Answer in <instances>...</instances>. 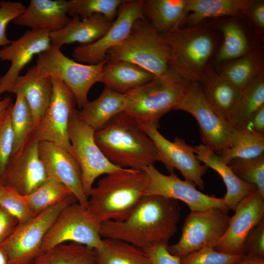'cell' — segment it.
<instances>
[{"label": "cell", "instance_id": "obj_19", "mask_svg": "<svg viewBox=\"0 0 264 264\" xmlns=\"http://www.w3.org/2000/svg\"><path fill=\"white\" fill-rule=\"evenodd\" d=\"M50 33L45 30L30 29L0 49V60L11 62L8 71L0 77V94L7 91L35 55L50 47Z\"/></svg>", "mask_w": 264, "mask_h": 264}, {"label": "cell", "instance_id": "obj_2", "mask_svg": "<svg viewBox=\"0 0 264 264\" xmlns=\"http://www.w3.org/2000/svg\"><path fill=\"white\" fill-rule=\"evenodd\" d=\"M94 139L108 159L122 168L143 170L162 161L149 136L137 121L124 111L95 132Z\"/></svg>", "mask_w": 264, "mask_h": 264}, {"label": "cell", "instance_id": "obj_21", "mask_svg": "<svg viewBox=\"0 0 264 264\" xmlns=\"http://www.w3.org/2000/svg\"><path fill=\"white\" fill-rule=\"evenodd\" d=\"M68 1L31 0L23 12L13 20L18 26L54 32L64 28L71 20L67 16Z\"/></svg>", "mask_w": 264, "mask_h": 264}, {"label": "cell", "instance_id": "obj_37", "mask_svg": "<svg viewBox=\"0 0 264 264\" xmlns=\"http://www.w3.org/2000/svg\"><path fill=\"white\" fill-rule=\"evenodd\" d=\"M223 42L217 56L218 62L238 59L248 52V44L241 27L234 22H227L220 26Z\"/></svg>", "mask_w": 264, "mask_h": 264}, {"label": "cell", "instance_id": "obj_50", "mask_svg": "<svg viewBox=\"0 0 264 264\" xmlns=\"http://www.w3.org/2000/svg\"><path fill=\"white\" fill-rule=\"evenodd\" d=\"M13 104L12 98L10 96H6L0 100V113Z\"/></svg>", "mask_w": 264, "mask_h": 264}, {"label": "cell", "instance_id": "obj_23", "mask_svg": "<svg viewBox=\"0 0 264 264\" xmlns=\"http://www.w3.org/2000/svg\"><path fill=\"white\" fill-rule=\"evenodd\" d=\"M194 149L198 159L216 171L222 177L226 187V193L223 199L229 210L234 211L242 199L258 191L255 185L239 178L230 167L207 146L201 144L194 147Z\"/></svg>", "mask_w": 264, "mask_h": 264}, {"label": "cell", "instance_id": "obj_46", "mask_svg": "<svg viewBox=\"0 0 264 264\" xmlns=\"http://www.w3.org/2000/svg\"><path fill=\"white\" fill-rule=\"evenodd\" d=\"M19 223L17 218L0 206V244L10 237Z\"/></svg>", "mask_w": 264, "mask_h": 264}, {"label": "cell", "instance_id": "obj_34", "mask_svg": "<svg viewBox=\"0 0 264 264\" xmlns=\"http://www.w3.org/2000/svg\"><path fill=\"white\" fill-rule=\"evenodd\" d=\"M262 69L260 56L254 51L226 64L220 74L241 90L263 74Z\"/></svg>", "mask_w": 264, "mask_h": 264}, {"label": "cell", "instance_id": "obj_36", "mask_svg": "<svg viewBox=\"0 0 264 264\" xmlns=\"http://www.w3.org/2000/svg\"><path fill=\"white\" fill-rule=\"evenodd\" d=\"M73 196L74 195L66 186L50 177H48L37 189L25 196L35 216Z\"/></svg>", "mask_w": 264, "mask_h": 264}, {"label": "cell", "instance_id": "obj_42", "mask_svg": "<svg viewBox=\"0 0 264 264\" xmlns=\"http://www.w3.org/2000/svg\"><path fill=\"white\" fill-rule=\"evenodd\" d=\"M13 105L0 113V178L13 151V133L10 118Z\"/></svg>", "mask_w": 264, "mask_h": 264}, {"label": "cell", "instance_id": "obj_33", "mask_svg": "<svg viewBox=\"0 0 264 264\" xmlns=\"http://www.w3.org/2000/svg\"><path fill=\"white\" fill-rule=\"evenodd\" d=\"M31 264H95L94 250L78 243H63L43 252Z\"/></svg>", "mask_w": 264, "mask_h": 264}, {"label": "cell", "instance_id": "obj_15", "mask_svg": "<svg viewBox=\"0 0 264 264\" xmlns=\"http://www.w3.org/2000/svg\"><path fill=\"white\" fill-rule=\"evenodd\" d=\"M139 124L154 143L161 156V162L167 170L172 174L176 169L185 180L203 190L202 176L208 167L201 164L194 152V147L187 144L184 139L178 136L173 142L169 140L159 132V127L155 125Z\"/></svg>", "mask_w": 264, "mask_h": 264}, {"label": "cell", "instance_id": "obj_29", "mask_svg": "<svg viewBox=\"0 0 264 264\" xmlns=\"http://www.w3.org/2000/svg\"><path fill=\"white\" fill-rule=\"evenodd\" d=\"M263 154L264 133L246 128L231 127L226 148L219 156L228 164L233 159H250Z\"/></svg>", "mask_w": 264, "mask_h": 264}, {"label": "cell", "instance_id": "obj_22", "mask_svg": "<svg viewBox=\"0 0 264 264\" xmlns=\"http://www.w3.org/2000/svg\"><path fill=\"white\" fill-rule=\"evenodd\" d=\"M7 92H19L23 95L32 111L36 128L51 101L52 80L35 65L29 67L24 75H20Z\"/></svg>", "mask_w": 264, "mask_h": 264}, {"label": "cell", "instance_id": "obj_11", "mask_svg": "<svg viewBox=\"0 0 264 264\" xmlns=\"http://www.w3.org/2000/svg\"><path fill=\"white\" fill-rule=\"evenodd\" d=\"M95 131L80 120L76 109L69 121L68 134L71 152L80 168L82 187L88 198L95 180L120 168L110 162L97 145Z\"/></svg>", "mask_w": 264, "mask_h": 264}, {"label": "cell", "instance_id": "obj_49", "mask_svg": "<svg viewBox=\"0 0 264 264\" xmlns=\"http://www.w3.org/2000/svg\"><path fill=\"white\" fill-rule=\"evenodd\" d=\"M236 264H264V258H260L244 255Z\"/></svg>", "mask_w": 264, "mask_h": 264}, {"label": "cell", "instance_id": "obj_30", "mask_svg": "<svg viewBox=\"0 0 264 264\" xmlns=\"http://www.w3.org/2000/svg\"><path fill=\"white\" fill-rule=\"evenodd\" d=\"M264 106V77L261 74L241 90L232 110L228 125L235 128H246L253 114Z\"/></svg>", "mask_w": 264, "mask_h": 264}, {"label": "cell", "instance_id": "obj_14", "mask_svg": "<svg viewBox=\"0 0 264 264\" xmlns=\"http://www.w3.org/2000/svg\"><path fill=\"white\" fill-rule=\"evenodd\" d=\"M143 0H126L119 8L111 26L100 39L74 49L72 56L75 60L87 65L104 61L107 58L108 51L126 38L137 20H146L143 13Z\"/></svg>", "mask_w": 264, "mask_h": 264}, {"label": "cell", "instance_id": "obj_45", "mask_svg": "<svg viewBox=\"0 0 264 264\" xmlns=\"http://www.w3.org/2000/svg\"><path fill=\"white\" fill-rule=\"evenodd\" d=\"M168 243L154 245L144 250L152 264H181L180 259L170 253Z\"/></svg>", "mask_w": 264, "mask_h": 264}, {"label": "cell", "instance_id": "obj_12", "mask_svg": "<svg viewBox=\"0 0 264 264\" xmlns=\"http://www.w3.org/2000/svg\"><path fill=\"white\" fill-rule=\"evenodd\" d=\"M51 78L53 85L51 101L32 138L38 143L52 142L72 154L68 130L70 119L76 110V101L72 92L61 79Z\"/></svg>", "mask_w": 264, "mask_h": 264}, {"label": "cell", "instance_id": "obj_7", "mask_svg": "<svg viewBox=\"0 0 264 264\" xmlns=\"http://www.w3.org/2000/svg\"><path fill=\"white\" fill-rule=\"evenodd\" d=\"M60 48L51 44L38 55L36 65L43 73L61 79L72 92L77 105L81 109L88 102V94L91 87L99 82L109 58L95 65L83 64L65 55Z\"/></svg>", "mask_w": 264, "mask_h": 264}, {"label": "cell", "instance_id": "obj_27", "mask_svg": "<svg viewBox=\"0 0 264 264\" xmlns=\"http://www.w3.org/2000/svg\"><path fill=\"white\" fill-rule=\"evenodd\" d=\"M187 0H144L143 15L158 32L166 34L180 28L186 17Z\"/></svg>", "mask_w": 264, "mask_h": 264}, {"label": "cell", "instance_id": "obj_25", "mask_svg": "<svg viewBox=\"0 0 264 264\" xmlns=\"http://www.w3.org/2000/svg\"><path fill=\"white\" fill-rule=\"evenodd\" d=\"M154 77L152 73L134 64L109 59L104 66L99 82L111 90L125 94Z\"/></svg>", "mask_w": 264, "mask_h": 264}, {"label": "cell", "instance_id": "obj_40", "mask_svg": "<svg viewBox=\"0 0 264 264\" xmlns=\"http://www.w3.org/2000/svg\"><path fill=\"white\" fill-rule=\"evenodd\" d=\"M0 206L17 218L19 223L27 221L35 216L25 196L0 182Z\"/></svg>", "mask_w": 264, "mask_h": 264}, {"label": "cell", "instance_id": "obj_18", "mask_svg": "<svg viewBox=\"0 0 264 264\" xmlns=\"http://www.w3.org/2000/svg\"><path fill=\"white\" fill-rule=\"evenodd\" d=\"M234 211L225 233L214 249L231 255L244 254L247 235L264 219V197L258 191L252 193L239 202Z\"/></svg>", "mask_w": 264, "mask_h": 264}, {"label": "cell", "instance_id": "obj_20", "mask_svg": "<svg viewBox=\"0 0 264 264\" xmlns=\"http://www.w3.org/2000/svg\"><path fill=\"white\" fill-rule=\"evenodd\" d=\"M38 150L48 176L66 186L78 202L88 207V198L83 191L80 168L73 155L60 146L47 141L39 142Z\"/></svg>", "mask_w": 264, "mask_h": 264}, {"label": "cell", "instance_id": "obj_31", "mask_svg": "<svg viewBox=\"0 0 264 264\" xmlns=\"http://www.w3.org/2000/svg\"><path fill=\"white\" fill-rule=\"evenodd\" d=\"M255 2L251 0H187L188 19L192 26L203 19L235 15L250 10Z\"/></svg>", "mask_w": 264, "mask_h": 264}, {"label": "cell", "instance_id": "obj_52", "mask_svg": "<svg viewBox=\"0 0 264 264\" xmlns=\"http://www.w3.org/2000/svg\"></svg>", "mask_w": 264, "mask_h": 264}, {"label": "cell", "instance_id": "obj_9", "mask_svg": "<svg viewBox=\"0 0 264 264\" xmlns=\"http://www.w3.org/2000/svg\"><path fill=\"white\" fill-rule=\"evenodd\" d=\"M101 224L87 207L77 201L70 203L62 209L46 234L43 251L67 242L97 249L103 243Z\"/></svg>", "mask_w": 264, "mask_h": 264}, {"label": "cell", "instance_id": "obj_13", "mask_svg": "<svg viewBox=\"0 0 264 264\" xmlns=\"http://www.w3.org/2000/svg\"><path fill=\"white\" fill-rule=\"evenodd\" d=\"M175 110L187 112L195 117L203 144L216 154L220 155L226 148L231 127L212 109L199 82L190 84Z\"/></svg>", "mask_w": 264, "mask_h": 264}, {"label": "cell", "instance_id": "obj_32", "mask_svg": "<svg viewBox=\"0 0 264 264\" xmlns=\"http://www.w3.org/2000/svg\"><path fill=\"white\" fill-rule=\"evenodd\" d=\"M94 250L95 264H152L144 250L117 239L103 238Z\"/></svg>", "mask_w": 264, "mask_h": 264}, {"label": "cell", "instance_id": "obj_8", "mask_svg": "<svg viewBox=\"0 0 264 264\" xmlns=\"http://www.w3.org/2000/svg\"><path fill=\"white\" fill-rule=\"evenodd\" d=\"M77 201L75 196L43 210L29 220L19 223L10 237L0 244L9 264H31L43 251L44 238L62 209Z\"/></svg>", "mask_w": 264, "mask_h": 264}, {"label": "cell", "instance_id": "obj_43", "mask_svg": "<svg viewBox=\"0 0 264 264\" xmlns=\"http://www.w3.org/2000/svg\"><path fill=\"white\" fill-rule=\"evenodd\" d=\"M25 6L20 2L0 1V46L9 44L11 41L6 35L8 24L22 14Z\"/></svg>", "mask_w": 264, "mask_h": 264}, {"label": "cell", "instance_id": "obj_16", "mask_svg": "<svg viewBox=\"0 0 264 264\" xmlns=\"http://www.w3.org/2000/svg\"><path fill=\"white\" fill-rule=\"evenodd\" d=\"M147 177L145 196L157 195L180 200L186 203L191 211L220 208L229 210L223 198L206 195L196 188V185L189 181L180 179L176 174L165 175L154 165L143 170Z\"/></svg>", "mask_w": 264, "mask_h": 264}, {"label": "cell", "instance_id": "obj_6", "mask_svg": "<svg viewBox=\"0 0 264 264\" xmlns=\"http://www.w3.org/2000/svg\"><path fill=\"white\" fill-rule=\"evenodd\" d=\"M162 35L171 49L172 67L191 81L202 82L214 47L211 34L197 24Z\"/></svg>", "mask_w": 264, "mask_h": 264}, {"label": "cell", "instance_id": "obj_48", "mask_svg": "<svg viewBox=\"0 0 264 264\" xmlns=\"http://www.w3.org/2000/svg\"><path fill=\"white\" fill-rule=\"evenodd\" d=\"M251 15L255 23L261 29L264 28V2L254 3L252 7Z\"/></svg>", "mask_w": 264, "mask_h": 264}, {"label": "cell", "instance_id": "obj_10", "mask_svg": "<svg viewBox=\"0 0 264 264\" xmlns=\"http://www.w3.org/2000/svg\"><path fill=\"white\" fill-rule=\"evenodd\" d=\"M229 210L210 208L191 211L184 221L179 240L168 245L170 253L180 259L205 247L214 248L228 226Z\"/></svg>", "mask_w": 264, "mask_h": 264}, {"label": "cell", "instance_id": "obj_44", "mask_svg": "<svg viewBox=\"0 0 264 264\" xmlns=\"http://www.w3.org/2000/svg\"><path fill=\"white\" fill-rule=\"evenodd\" d=\"M243 254L264 258V219L247 235L244 242Z\"/></svg>", "mask_w": 264, "mask_h": 264}, {"label": "cell", "instance_id": "obj_17", "mask_svg": "<svg viewBox=\"0 0 264 264\" xmlns=\"http://www.w3.org/2000/svg\"><path fill=\"white\" fill-rule=\"evenodd\" d=\"M48 177L39 156L38 142L31 137L22 148L11 154L0 182L25 196L43 184Z\"/></svg>", "mask_w": 264, "mask_h": 264}, {"label": "cell", "instance_id": "obj_26", "mask_svg": "<svg viewBox=\"0 0 264 264\" xmlns=\"http://www.w3.org/2000/svg\"><path fill=\"white\" fill-rule=\"evenodd\" d=\"M202 83L203 93L207 102L216 114L228 123L230 113L240 96L241 90L220 73L208 67Z\"/></svg>", "mask_w": 264, "mask_h": 264}, {"label": "cell", "instance_id": "obj_51", "mask_svg": "<svg viewBox=\"0 0 264 264\" xmlns=\"http://www.w3.org/2000/svg\"><path fill=\"white\" fill-rule=\"evenodd\" d=\"M0 264H9L7 254L1 247H0Z\"/></svg>", "mask_w": 264, "mask_h": 264}, {"label": "cell", "instance_id": "obj_3", "mask_svg": "<svg viewBox=\"0 0 264 264\" xmlns=\"http://www.w3.org/2000/svg\"><path fill=\"white\" fill-rule=\"evenodd\" d=\"M143 170L121 168L105 175L91 190L88 208L101 222L124 220L145 196Z\"/></svg>", "mask_w": 264, "mask_h": 264}, {"label": "cell", "instance_id": "obj_4", "mask_svg": "<svg viewBox=\"0 0 264 264\" xmlns=\"http://www.w3.org/2000/svg\"><path fill=\"white\" fill-rule=\"evenodd\" d=\"M193 82L174 68L124 94V112L140 124L159 127L163 115L175 110Z\"/></svg>", "mask_w": 264, "mask_h": 264}, {"label": "cell", "instance_id": "obj_24", "mask_svg": "<svg viewBox=\"0 0 264 264\" xmlns=\"http://www.w3.org/2000/svg\"><path fill=\"white\" fill-rule=\"evenodd\" d=\"M72 17L64 28L50 33L52 45L61 48L74 43L80 45L93 43L106 33L113 22L102 14H94L83 20L78 16Z\"/></svg>", "mask_w": 264, "mask_h": 264}, {"label": "cell", "instance_id": "obj_39", "mask_svg": "<svg viewBox=\"0 0 264 264\" xmlns=\"http://www.w3.org/2000/svg\"><path fill=\"white\" fill-rule=\"evenodd\" d=\"M228 165L239 178L255 185L264 197V154L250 159H233Z\"/></svg>", "mask_w": 264, "mask_h": 264}, {"label": "cell", "instance_id": "obj_28", "mask_svg": "<svg viewBox=\"0 0 264 264\" xmlns=\"http://www.w3.org/2000/svg\"><path fill=\"white\" fill-rule=\"evenodd\" d=\"M125 108L124 94L106 87L95 100L88 102L77 116L83 123L95 132L102 128L112 117L123 112Z\"/></svg>", "mask_w": 264, "mask_h": 264}, {"label": "cell", "instance_id": "obj_47", "mask_svg": "<svg viewBox=\"0 0 264 264\" xmlns=\"http://www.w3.org/2000/svg\"><path fill=\"white\" fill-rule=\"evenodd\" d=\"M246 128L260 133H264V106L253 114Z\"/></svg>", "mask_w": 264, "mask_h": 264}, {"label": "cell", "instance_id": "obj_35", "mask_svg": "<svg viewBox=\"0 0 264 264\" xmlns=\"http://www.w3.org/2000/svg\"><path fill=\"white\" fill-rule=\"evenodd\" d=\"M10 118L13 133L12 153L22 148L32 137L36 128L34 117L23 95L17 93Z\"/></svg>", "mask_w": 264, "mask_h": 264}, {"label": "cell", "instance_id": "obj_1", "mask_svg": "<svg viewBox=\"0 0 264 264\" xmlns=\"http://www.w3.org/2000/svg\"><path fill=\"white\" fill-rule=\"evenodd\" d=\"M180 212L177 200L145 196L124 220L102 222L100 235L102 238L121 240L145 250L169 243L177 231Z\"/></svg>", "mask_w": 264, "mask_h": 264}, {"label": "cell", "instance_id": "obj_5", "mask_svg": "<svg viewBox=\"0 0 264 264\" xmlns=\"http://www.w3.org/2000/svg\"><path fill=\"white\" fill-rule=\"evenodd\" d=\"M107 56L110 60L134 64L155 77L173 68L169 45L146 20H137L126 38L110 48Z\"/></svg>", "mask_w": 264, "mask_h": 264}, {"label": "cell", "instance_id": "obj_41", "mask_svg": "<svg viewBox=\"0 0 264 264\" xmlns=\"http://www.w3.org/2000/svg\"><path fill=\"white\" fill-rule=\"evenodd\" d=\"M245 254L231 255L205 247L180 258L181 264H236Z\"/></svg>", "mask_w": 264, "mask_h": 264}, {"label": "cell", "instance_id": "obj_38", "mask_svg": "<svg viewBox=\"0 0 264 264\" xmlns=\"http://www.w3.org/2000/svg\"><path fill=\"white\" fill-rule=\"evenodd\" d=\"M126 0H70L67 15L82 20L94 14H102L110 22L117 16L118 9Z\"/></svg>", "mask_w": 264, "mask_h": 264}]
</instances>
